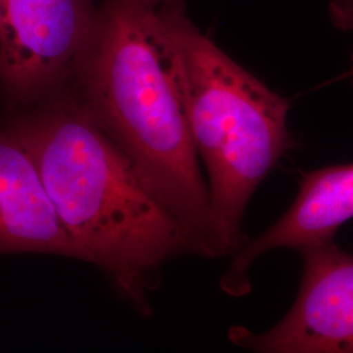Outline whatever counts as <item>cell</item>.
Returning a JSON list of instances; mask_svg holds the SVG:
<instances>
[{"label":"cell","mask_w":353,"mask_h":353,"mask_svg":"<svg viewBox=\"0 0 353 353\" xmlns=\"http://www.w3.org/2000/svg\"><path fill=\"white\" fill-rule=\"evenodd\" d=\"M77 101L130 160L194 241L223 256L174 71L164 8L113 0L76 68Z\"/></svg>","instance_id":"obj_2"},{"label":"cell","mask_w":353,"mask_h":353,"mask_svg":"<svg viewBox=\"0 0 353 353\" xmlns=\"http://www.w3.org/2000/svg\"><path fill=\"white\" fill-rule=\"evenodd\" d=\"M300 254L303 279L290 312L261 334L230 328L234 345L262 353H353L352 254L335 242Z\"/></svg>","instance_id":"obj_5"},{"label":"cell","mask_w":353,"mask_h":353,"mask_svg":"<svg viewBox=\"0 0 353 353\" xmlns=\"http://www.w3.org/2000/svg\"><path fill=\"white\" fill-rule=\"evenodd\" d=\"M351 74H352V80H353V58H352V72H351Z\"/></svg>","instance_id":"obj_9"},{"label":"cell","mask_w":353,"mask_h":353,"mask_svg":"<svg viewBox=\"0 0 353 353\" xmlns=\"http://www.w3.org/2000/svg\"><path fill=\"white\" fill-rule=\"evenodd\" d=\"M37 166L81 261L97 265L141 316L169 259L194 241L160 196L76 100L52 101L3 121Z\"/></svg>","instance_id":"obj_1"},{"label":"cell","mask_w":353,"mask_h":353,"mask_svg":"<svg viewBox=\"0 0 353 353\" xmlns=\"http://www.w3.org/2000/svg\"><path fill=\"white\" fill-rule=\"evenodd\" d=\"M37 252L81 261L29 152L0 122V254Z\"/></svg>","instance_id":"obj_7"},{"label":"cell","mask_w":353,"mask_h":353,"mask_svg":"<svg viewBox=\"0 0 353 353\" xmlns=\"http://www.w3.org/2000/svg\"><path fill=\"white\" fill-rule=\"evenodd\" d=\"M89 0H1L0 88L13 109L72 77L93 37Z\"/></svg>","instance_id":"obj_4"},{"label":"cell","mask_w":353,"mask_h":353,"mask_svg":"<svg viewBox=\"0 0 353 353\" xmlns=\"http://www.w3.org/2000/svg\"><path fill=\"white\" fill-rule=\"evenodd\" d=\"M0 17H1V0H0Z\"/></svg>","instance_id":"obj_8"},{"label":"cell","mask_w":353,"mask_h":353,"mask_svg":"<svg viewBox=\"0 0 353 353\" xmlns=\"http://www.w3.org/2000/svg\"><path fill=\"white\" fill-rule=\"evenodd\" d=\"M353 219V164L334 165L303 174L293 204L255 240L246 242L220 280L232 297L252 292L250 270L263 254L275 249L301 252L334 242L338 229Z\"/></svg>","instance_id":"obj_6"},{"label":"cell","mask_w":353,"mask_h":353,"mask_svg":"<svg viewBox=\"0 0 353 353\" xmlns=\"http://www.w3.org/2000/svg\"><path fill=\"white\" fill-rule=\"evenodd\" d=\"M174 71L194 147L208 176V198L223 255L246 243L252 194L292 148L290 103L230 59L176 10L164 8Z\"/></svg>","instance_id":"obj_3"}]
</instances>
